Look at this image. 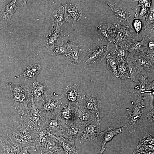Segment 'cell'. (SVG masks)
<instances>
[{"instance_id":"obj_47","label":"cell","mask_w":154,"mask_h":154,"mask_svg":"<svg viewBox=\"0 0 154 154\" xmlns=\"http://www.w3.org/2000/svg\"><path fill=\"white\" fill-rule=\"evenodd\" d=\"M27 149H21L19 154H30L27 151Z\"/></svg>"},{"instance_id":"obj_46","label":"cell","mask_w":154,"mask_h":154,"mask_svg":"<svg viewBox=\"0 0 154 154\" xmlns=\"http://www.w3.org/2000/svg\"><path fill=\"white\" fill-rule=\"evenodd\" d=\"M133 154H145L144 151L140 149H136L133 152Z\"/></svg>"},{"instance_id":"obj_15","label":"cell","mask_w":154,"mask_h":154,"mask_svg":"<svg viewBox=\"0 0 154 154\" xmlns=\"http://www.w3.org/2000/svg\"><path fill=\"white\" fill-rule=\"evenodd\" d=\"M82 108L100 117L99 114L101 109V100L96 96L84 94Z\"/></svg>"},{"instance_id":"obj_22","label":"cell","mask_w":154,"mask_h":154,"mask_svg":"<svg viewBox=\"0 0 154 154\" xmlns=\"http://www.w3.org/2000/svg\"><path fill=\"white\" fill-rule=\"evenodd\" d=\"M78 107L65 104L60 111L61 117L68 121H76L78 116Z\"/></svg>"},{"instance_id":"obj_2","label":"cell","mask_w":154,"mask_h":154,"mask_svg":"<svg viewBox=\"0 0 154 154\" xmlns=\"http://www.w3.org/2000/svg\"><path fill=\"white\" fill-rule=\"evenodd\" d=\"M7 85L9 88L15 108L20 115L22 121L25 111L28 110L27 105L31 100L30 88L25 85L17 83L8 82Z\"/></svg>"},{"instance_id":"obj_16","label":"cell","mask_w":154,"mask_h":154,"mask_svg":"<svg viewBox=\"0 0 154 154\" xmlns=\"http://www.w3.org/2000/svg\"><path fill=\"white\" fill-rule=\"evenodd\" d=\"M124 61L127 72L131 81V88L133 89L135 79L137 75L141 72L137 64L136 56L129 53L127 54Z\"/></svg>"},{"instance_id":"obj_23","label":"cell","mask_w":154,"mask_h":154,"mask_svg":"<svg viewBox=\"0 0 154 154\" xmlns=\"http://www.w3.org/2000/svg\"><path fill=\"white\" fill-rule=\"evenodd\" d=\"M33 83L31 95L34 97L37 102V104L41 100H45L47 97L48 90L46 84L43 82H37L35 80Z\"/></svg>"},{"instance_id":"obj_30","label":"cell","mask_w":154,"mask_h":154,"mask_svg":"<svg viewBox=\"0 0 154 154\" xmlns=\"http://www.w3.org/2000/svg\"><path fill=\"white\" fill-rule=\"evenodd\" d=\"M66 14L68 16L73 18V23L80 21L82 16V11L78 6L73 4L67 3L64 5Z\"/></svg>"},{"instance_id":"obj_39","label":"cell","mask_w":154,"mask_h":154,"mask_svg":"<svg viewBox=\"0 0 154 154\" xmlns=\"http://www.w3.org/2000/svg\"><path fill=\"white\" fill-rule=\"evenodd\" d=\"M145 24L143 28L154 23V7L152 4L149 9L148 15L145 21Z\"/></svg>"},{"instance_id":"obj_5","label":"cell","mask_w":154,"mask_h":154,"mask_svg":"<svg viewBox=\"0 0 154 154\" xmlns=\"http://www.w3.org/2000/svg\"><path fill=\"white\" fill-rule=\"evenodd\" d=\"M113 44L102 43L94 44L85 52L83 62L84 65L101 63L110 53Z\"/></svg>"},{"instance_id":"obj_24","label":"cell","mask_w":154,"mask_h":154,"mask_svg":"<svg viewBox=\"0 0 154 154\" xmlns=\"http://www.w3.org/2000/svg\"><path fill=\"white\" fill-rule=\"evenodd\" d=\"M136 56L138 67L141 72L142 71L152 72L154 70V57L145 55Z\"/></svg>"},{"instance_id":"obj_41","label":"cell","mask_w":154,"mask_h":154,"mask_svg":"<svg viewBox=\"0 0 154 154\" xmlns=\"http://www.w3.org/2000/svg\"><path fill=\"white\" fill-rule=\"evenodd\" d=\"M133 25L135 31L138 34L141 31L142 27V23L141 21L137 19L134 18Z\"/></svg>"},{"instance_id":"obj_27","label":"cell","mask_w":154,"mask_h":154,"mask_svg":"<svg viewBox=\"0 0 154 154\" xmlns=\"http://www.w3.org/2000/svg\"><path fill=\"white\" fill-rule=\"evenodd\" d=\"M100 117L82 108L78 107V114L76 121L82 128H84L86 125L90 121Z\"/></svg>"},{"instance_id":"obj_28","label":"cell","mask_w":154,"mask_h":154,"mask_svg":"<svg viewBox=\"0 0 154 154\" xmlns=\"http://www.w3.org/2000/svg\"><path fill=\"white\" fill-rule=\"evenodd\" d=\"M127 48L113 44L109 54L117 61L119 65L125 60L128 53Z\"/></svg>"},{"instance_id":"obj_3","label":"cell","mask_w":154,"mask_h":154,"mask_svg":"<svg viewBox=\"0 0 154 154\" xmlns=\"http://www.w3.org/2000/svg\"><path fill=\"white\" fill-rule=\"evenodd\" d=\"M145 100L143 95H137L134 104L125 115V127L130 133L135 131L145 116L146 111Z\"/></svg>"},{"instance_id":"obj_6","label":"cell","mask_w":154,"mask_h":154,"mask_svg":"<svg viewBox=\"0 0 154 154\" xmlns=\"http://www.w3.org/2000/svg\"><path fill=\"white\" fill-rule=\"evenodd\" d=\"M84 95V94L78 84H70L65 88L61 97L65 104L82 108Z\"/></svg>"},{"instance_id":"obj_34","label":"cell","mask_w":154,"mask_h":154,"mask_svg":"<svg viewBox=\"0 0 154 154\" xmlns=\"http://www.w3.org/2000/svg\"><path fill=\"white\" fill-rule=\"evenodd\" d=\"M66 45L63 41L59 45H55L46 47L47 51L51 55H57L59 54L66 55Z\"/></svg>"},{"instance_id":"obj_26","label":"cell","mask_w":154,"mask_h":154,"mask_svg":"<svg viewBox=\"0 0 154 154\" xmlns=\"http://www.w3.org/2000/svg\"><path fill=\"white\" fill-rule=\"evenodd\" d=\"M0 145L1 150L5 154H19L21 150L19 147L7 137H0Z\"/></svg>"},{"instance_id":"obj_7","label":"cell","mask_w":154,"mask_h":154,"mask_svg":"<svg viewBox=\"0 0 154 154\" xmlns=\"http://www.w3.org/2000/svg\"><path fill=\"white\" fill-rule=\"evenodd\" d=\"M31 98L30 108L27 111L26 117L23 121L27 125L38 131L41 127L45 117L42 112L35 105L33 96L31 95Z\"/></svg>"},{"instance_id":"obj_12","label":"cell","mask_w":154,"mask_h":154,"mask_svg":"<svg viewBox=\"0 0 154 154\" xmlns=\"http://www.w3.org/2000/svg\"><path fill=\"white\" fill-rule=\"evenodd\" d=\"M138 85L134 87L133 93L135 95H143L151 93L154 90V82H149L147 72L142 71L139 74Z\"/></svg>"},{"instance_id":"obj_42","label":"cell","mask_w":154,"mask_h":154,"mask_svg":"<svg viewBox=\"0 0 154 154\" xmlns=\"http://www.w3.org/2000/svg\"><path fill=\"white\" fill-rule=\"evenodd\" d=\"M154 149V145L148 144H138L137 148L145 151H153Z\"/></svg>"},{"instance_id":"obj_11","label":"cell","mask_w":154,"mask_h":154,"mask_svg":"<svg viewBox=\"0 0 154 154\" xmlns=\"http://www.w3.org/2000/svg\"><path fill=\"white\" fill-rule=\"evenodd\" d=\"M27 2L26 0H12L0 8V23L6 24L9 23L16 10L23 6Z\"/></svg>"},{"instance_id":"obj_1","label":"cell","mask_w":154,"mask_h":154,"mask_svg":"<svg viewBox=\"0 0 154 154\" xmlns=\"http://www.w3.org/2000/svg\"><path fill=\"white\" fill-rule=\"evenodd\" d=\"M38 135L36 130L22 121L11 134L7 135V137L21 149L33 148L36 150Z\"/></svg>"},{"instance_id":"obj_35","label":"cell","mask_w":154,"mask_h":154,"mask_svg":"<svg viewBox=\"0 0 154 154\" xmlns=\"http://www.w3.org/2000/svg\"><path fill=\"white\" fill-rule=\"evenodd\" d=\"M107 66L110 73L114 76H116L118 64L116 60L109 53L106 57Z\"/></svg>"},{"instance_id":"obj_10","label":"cell","mask_w":154,"mask_h":154,"mask_svg":"<svg viewBox=\"0 0 154 154\" xmlns=\"http://www.w3.org/2000/svg\"><path fill=\"white\" fill-rule=\"evenodd\" d=\"M65 56L71 64L75 65L79 63L84 59L85 52L80 45L68 40L67 42Z\"/></svg>"},{"instance_id":"obj_18","label":"cell","mask_w":154,"mask_h":154,"mask_svg":"<svg viewBox=\"0 0 154 154\" xmlns=\"http://www.w3.org/2000/svg\"><path fill=\"white\" fill-rule=\"evenodd\" d=\"M68 17L66 12L64 5L56 9L53 11L51 17L52 27L61 26L63 23L68 22Z\"/></svg>"},{"instance_id":"obj_20","label":"cell","mask_w":154,"mask_h":154,"mask_svg":"<svg viewBox=\"0 0 154 154\" xmlns=\"http://www.w3.org/2000/svg\"><path fill=\"white\" fill-rule=\"evenodd\" d=\"M125 127V125L119 128H115L109 126L104 131L100 133L102 140V146L100 154H103L106 149L105 145L106 144L110 141L115 136L121 133L122 129Z\"/></svg>"},{"instance_id":"obj_17","label":"cell","mask_w":154,"mask_h":154,"mask_svg":"<svg viewBox=\"0 0 154 154\" xmlns=\"http://www.w3.org/2000/svg\"><path fill=\"white\" fill-rule=\"evenodd\" d=\"M128 53L137 56L147 55V44L145 37L140 41H136L134 38L129 45L128 49Z\"/></svg>"},{"instance_id":"obj_44","label":"cell","mask_w":154,"mask_h":154,"mask_svg":"<svg viewBox=\"0 0 154 154\" xmlns=\"http://www.w3.org/2000/svg\"><path fill=\"white\" fill-rule=\"evenodd\" d=\"M154 23L143 28L144 31L147 33V36L154 38Z\"/></svg>"},{"instance_id":"obj_25","label":"cell","mask_w":154,"mask_h":154,"mask_svg":"<svg viewBox=\"0 0 154 154\" xmlns=\"http://www.w3.org/2000/svg\"><path fill=\"white\" fill-rule=\"evenodd\" d=\"M48 140L42 154H64V150L56 139L48 136Z\"/></svg>"},{"instance_id":"obj_45","label":"cell","mask_w":154,"mask_h":154,"mask_svg":"<svg viewBox=\"0 0 154 154\" xmlns=\"http://www.w3.org/2000/svg\"><path fill=\"white\" fill-rule=\"evenodd\" d=\"M154 109H153L150 112H147L146 111L145 114V116L147 117L148 120L150 122L154 123Z\"/></svg>"},{"instance_id":"obj_33","label":"cell","mask_w":154,"mask_h":154,"mask_svg":"<svg viewBox=\"0 0 154 154\" xmlns=\"http://www.w3.org/2000/svg\"><path fill=\"white\" fill-rule=\"evenodd\" d=\"M38 132V135L36 150L37 148L39 147L42 152L46 147L48 141V136L46 130L42 127Z\"/></svg>"},{"instance_id":"obj_29","label":"cell","mask_w":154,"mask_h":154,"mask_svg":"<svg viewBox=\"0 0 154 154\" xmlns=\"http://www.w3.org/2000/svg\"><path fill=\"white\" fill-rule=\"evenodd\" d=\"M42 69V67L38 64H35L29 65L26 70L21 74L14 77L15 78L22 77L25 79L35 80L39 74Z\"/></svg>"},{"instance_id":"obj_40","label":"cell","mask_w":154,"mask_h":154,"mask_svg":"<svg viewBox=\"0 0 154 154\" xmlns=\"http://www.w3.org/2000/svg\"><path fill=\"white\" fill-rule=\"evenodd\" d=\"M149 8H142L139 13L136 12L134 18L145 21L148 15Z\"/></svg>"},{"instance_id":"obj_9","label":"cell","mask_w":154,"mask_h":154,"mask_svg":"<svg viewBox=\"0 0 154 154\" xmlns=\"http://www.w3.org/2000/svg\"><path fill=\"white\" fill-rule=\"evenodd\" d=\"M117 24L100 23L97 27L98 33V40L107 41L115 44Z\"/></svg>"},{"instance_id":"obj_38","label":"cell","mask_w":154,"mask_h":154,"mask_svg":"<svg viewBox=\"0 0 154 154\" xmlns=\"http://www.w3.org/2000/svg\"><path fill=\"white\" fill-rule=\"evenodd\" d=\"M147 44V55L154 56V38L148 36L145 37Z\"/></svg>"},{"instance_id":"obj_36","label":"cell","mask_w":154,"mask_h":154,"mask_svg":"<svg viewBox=\"0 0 154 154\" xmlns=\"http://www.w3.org/2000/svg\"><path fill=\"white\" fill-rule=\"evenodd\" d=\"M116 77L120 80L129 78L124 60L118 65Z\"/></svg>"},{"instance_id":"obj_21","label":"cell","mask_w":154,"mask_h":154,"mask_svg":"<svg viewBox=\"0 0 154 154\" xmlns=\"http://www.w3.org/2000/svg\"><path fill=\"white\" fill-rule=\"evenodd\" d=\"M68 122L67 130L63 137L75 140L81 139L83 129L80 125L75 121Z\"/></svg>"},{"instance_id":"obj_13","label":"cell","mask_w":154,"mask_h":154,"mask_svg":"<svg viewBox=\"0 0 154 154\" xmlns=\"http://www.w3.org/2000/svg\"><path fill=\"white\" fill-rule=\"evenodd\" d=\"M100 125L99 119L93 120L86 125L83 129L81 139L84 141L90 142L96 139L100 133Z\"/></svg>"},{"instance_id":"obj_31","label":"cell","mask_w":154,"mask_h":154,"mask_svg":"<svg viewBox=\"0 0 154 154\" xmlns=\"http://www.w3.org/2000/svg\"><path fill=\"white\" fill-rule=\"evenodd\" d=\"M61 26L56 27L54 31H50L46 36V47L54 45L62 36V31Z\"/></svg>"},{"instance_id":"obj_37","label":"cell","mask_w":154,"mask_h":154,"mask_svg":"<svg viewBox=\"0 0 154 154\" xmlns=\"http://www.w3.org/2000/svg\"><path fill=\"white\" fill-rule=\"evenodd\" d=\"M139 144H148L154 145V134L149 133L143 135L141 138Z\"/></svg>"},{"instance_id":"obj_14","label":"cell","mask_w":154,"mask_h":154,"mask_svg":"<svg viewBox=\"0 0 154 154\" xmlns=\"http://www.w3.org/2000/svg\"><path fill=\"white\" fill-rule=\"evenodd\" d=\"M42 106V112L44 117L53 113L62 106L61 98L55 93L47 95Z\"/></svg>"},{"instance_id":"obj_4","label":"cell","mask_w":154,"mask_h":154,"mask_svg":"<svg viewBox=\"0 0 154 154\" xmlns=\"http://www.w3.org/2000/svg\"><path fill=\"white\" fill-rule=\"evenodd\" d=\"M62 107L53 113L45 116V120L41 127L54 136L63 137L66 131L68 122L60 116Z\"/></svg>"},{"instance_id":"obj_43","label":"cell","mask_w":154,"mask_h":154,"mask_svg":"<svg viewBox=\"0 0 154 154\" xmlns=\"http://www.w3.org/2000/svg\"><path fill=\"white\" fill-rule=\"evenodd\" d=\"M138 3L136 7H140L141 8H150L151 7V4L152 3V0H139Z\"/></svg>"},{"instance_id":"obj_8","label":"cell","mask_w":154,"mask_h":154,"mask_svg":"<svg viewBox=\"0 0 154 154\" xmlns=\"http://www.w3.org/2000/svg\"><path fill=\"white\" fill-rule=\"evenodd\" d=\"M135 34L132 27L122 23H118L114 44L127 48L134 38Z\"/></svg>"},{"instance_id":"obj_48","label":"cell","mask_w":154,"mask_h":154,"mask_svg":"<svg viewBox=\"0 0 154 154\" xmlns=\"http://www.w3.org/2000/svg\"><path fill=\"white\" fill-rule=\"evenodd\" d=\"M0 154H5L3 153L2 151L1 150Z\"/></svg>"},{"instance_id":"obj_32","label":"cell","mask_w":154,"mask_h":154,"mask_svg":"<svg viewBox=\"0 0 154 154\" xmlns=\"http://www.w3.org/2000/svg\"><path fill=\"white\" fill-rule=\"evenodd\" d=\"M108 5L110 7L114 14L119 19L120 22H127L131 15L119 6H116L110 4Z\"/></svg>"},{"instance_id":"obj_19","label":"cell","mask_w":154,"mask_h":154,"mask_svg":"<svg viewBox=\"0 0 154 154\" xmlns=\"http://www.w3.org/2000/svg\"><path fill=\"white\" fill-rule=\"evenodd\" d=\"M49 136L56 139L63 149L64 154H79L74 144V139H67L62 137L54 136L47 132Z\"/></svg>"}]
</instances>
